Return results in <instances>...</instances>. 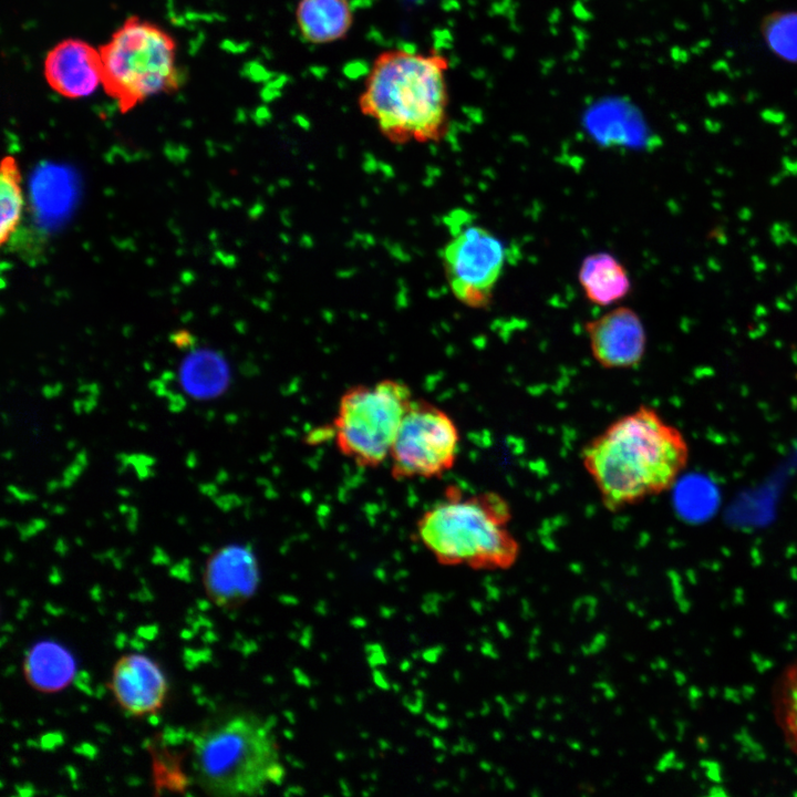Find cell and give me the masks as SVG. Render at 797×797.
<instances>
[{"mask_svg":"<svg viewBox=\"0 0 797 797\" xmlns=\"http://www.w3.org/2000/svg\"><path fill=\"white\" fill-rule=\"evenodd\" d=\"M103 85L123 112L145 99L177 89L175 42L158 27L130 18L100 49Z\"/></svg>","mask_w":797,"mask_h":797,"instance_id":"obj_5","label":"cell"},{"mask_svg":"<svg viewBox=\"0 0 797 797\" xmlns=\"http://www.w3.org/2000/svg\"><path fill=\"white\" fill-rule=\"evenodd\" d=\"M443 268L454 297L472 309L487 308L506 261L504 242L483 226L460 228L443 249Z\"/></svg>","mask_w":797,"mask_h":797,"instance_id":"obj_8","label":"cell"},{"mask_svg":"<svg viewBox=\"0 0 797 797\" xmlns=\"http://www.w3.org/2000/svg\"><path fill=\"white\" fill-rule=\"evenodd\" d=\"M30 193L38 222L53 228L69 216L75 204L76 177L69 168L43 164L31 177Z\"/></svg>","mask_w":797,"mask_h":797,"instance_id":"obj_13","label":"cell"},{"mask_svg":"<svg viewBox=\"0 0 797 797\" xmlns=\"http://www.w3.org/2000/svg\"><path fill=\"white\" fill-rule=\"evenodd\" d=\"M510 520V506L501 495L466 496L451 486L442 500L421 515L416 530L421 542L442 563L505 568L519 552L508 528Z\"/></svg>","mask_w":797,"mask_h":797,"instance_id":"obj_3","label":"cell"},{"mask_svg":"<svg viewBox=\"0 0 797 797\" xmlns=\"http://www.w3.org/2000/svg\"><path fill=\"white\" fill-rule=\"evenodd\" d=\"M412 401L408 385L393 379L348 389L332 424L339 452L361 467L382 464Z\"/></svg>","mask_w":797,"mask_h":797,"instance_id":"obj_6","label":"cell"},{"mask_svg":"<svg viewBox=\"0 0 797 797\" xmlns=\"http://www.w3.org/2000/svg\"><path fill=\"white\" fill-rule=\"evenodd\" d=\"M198 785L215 796H251L284 778L270 727L251 715H234L199 733L193 743Z\"/></svg>","mask_w":797,"mask_h":797,"instance_id":"obj_4","label":"cell"},{"mask_svg":"<svg viewBox=\"0 0 797 797\" xmlns=\"http://www.w3.org/2000/svg\"><path fill=\"white\" fill-rule=\"evenodd\" d=\"M256 577V561L250 550L229 545L208 558L203 577L204 588L213 602L229 607L252 592Z\"/></svg>","mask_w":797,"mask_h":797,"instance_id":"obj_12","label":"cell"},{"mask_svg":"<svg viewBox=\"0 0 797 797\" xmlns=\"http://www.w3.org/2000/svg\"><path fill=\"white\" fill-rule=\"evenodd\" d=\"M294 18L304 41L325 44L343 39L354 15L350 0H299Z\"/></svg>","mask_w":797,"mask_h":797,"instance_id":"obj_14","label":"cell"},{"mask_svg":"<svg viewBox=\"0 0 797 797\" xmlns=\"http://www.w3.org/2000/svg\"><path fill=\"white\" fill-rule=\"evenodd\" d=\"M0 242L4 245L14 234L22 215L23 193L17 161L7 156L0 174Z\"/></svg>","mask_w":797,"mask_h":797,"instance_id":"obj_18","label":"cell"},{"mask_svg":"<svg viewBox=\"0 0 797 797\" xmlns=\"http://www.w3.org/2000/svg\"><path fill=\"white\" fill-rule=\"evenodd\" d=\"M596 362L609 370L632 369L643 359L646 333L640 315L629 307H617L584 325Z\"/></svg>","mask_w":797,"mask_h":797,"instance_id":"obj_9","label":"cell"},{"mask_svg":"<svg viewBox=\"0 0 797 797\" xmlns=\"http://www.w3.org/2000/svg\"><path fill=\"white\" fill-rule=\"evenodd\" d=\"M110 687L122 708L134 716L154 714L167 695L161 667L144 654L121 656L114 664Z\"/></svg>","mask_w":797,"mask_h":797,"instance_id":"obj_10","label":"cell"},{"mask_svg":"<svg viewBox=\"0 0 797 797\" xmlns=\"http://www.w3.org/2000/svg\"><path fill=\"white\" fill-rule=\"evenodd\" d=\"M603 506L618 511L670 489L686 467L684 435L652 406L610 423L581 451Z\"/></svg>","mask_w":797,"mask_h":797,"instance_id":"obj_1","label":"cell"},{"mask_svg":"<svg viewBox=\"0 0 797 797\" xmlns=\"http://www.w3.org/2000/svg\"><path fill=\"white\" fill-rule=\"evenodd\" d=\"M578 280L586 298L600 307L614 304L631 291V279L627 268L613 255L605 251L583 258L578 271Z\"/></svg>","mask_w":797,"mask_h":797,"instance_id":"obj_15","label":"cell"},{"mask_svg":"<svg viewBox=\"0 0 797 797\" xmlns=\"http://www.w3.org/2000/svg\"><path fill=\"white\" fill-rule=\"evenodd\" d=\"M28 682L40 691L51 692L64 687L73 674V662L68 652L53 643L33 648L24 663Z\"/></svg>","mask_w":797,"mask_h":797,"instance_id":"obj_17","label":"cell"},{"mask_svg":"<svg viewBox=\"0 0 797 797\" xmlns=\"http://www.w3.org/2000/svg\"><path fill=\"white\" fill-rule=\"evenodd\" d=\"M178 380L188 396L208 400L219 396L226 390L229 373L219 354L199 349L188 353L182 361Z\"/></svg>","mask_w":797,"mask_h":797,"instance_id":"obj_16","label":"cell"},{"mask_svg":"<svg viewBox=\"0 0 797 797\" xmlns=\"http://www.w3.org/2000/svg\"><path fill=\"white\" fill-rule=\"evenodd\" d=\"M773 698L778 726L797 755V660L780 674Z\"/></svg>","mask_w":797,"mask_h":797,"instance_id":"obj_19","label":"cell"},{"mask_svg":"<svg viewBox=\"0 0 797 797\" xmlns=\"http://www.w3.org/2000/svg\"><path fill=\"white\" fill-rule=\"evenodd\" d=\"M449 60L429 53L390 49L373 61L358 104L391 142L439 141L448 127Z\"/></svg>","mask_w":797,"mask_h":797,"instance_id":"obj_2","label":"cell"},{"mask_svg":"<svg viewBox=\"0 0 797 797\" xmlns=\"http://www.w3.org/2000/svg\"><path fill=\"white\" fill-rule=\"evenodd\" d=\"M766 38L778 54L797 60V14L785 13L769 20Z\"/></svg>","mask_w":797,"mask_h":797,"instance_id":"obj_20","label":"cell"},{"mask_svg":"<svg viewBox=\"0 0 797 797\" xmlns=\"http://www.w3.org/2000/svg\"><path fill=\"white\" fill-rule=\"evenodd\" d=\"M458 445L454 420L437 405L413 398L390 452L391 474L396 480L441 477L454 467Z\"/></svg>","mask_w":797,"mask_h":797,"instance_id":"obj_7","label":"cell"},{"mask_svg":"<svg viewBox=\"0 0 797 797\" xmlns=\"http://www.w3.org/2000/svg\"><path fill=\"white\" fill-rule=\"evenodd\" d=\"M44 75L50 86L65 97L89 96L103 84L101 52L82 40L66 39L46 54Z\"/></svg>","mask_w":797,"mask_h":797,"instance_id":"obj_11","label":"cell"}]
</instances>
